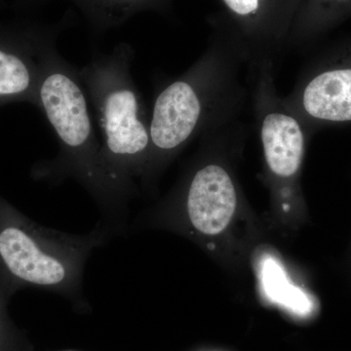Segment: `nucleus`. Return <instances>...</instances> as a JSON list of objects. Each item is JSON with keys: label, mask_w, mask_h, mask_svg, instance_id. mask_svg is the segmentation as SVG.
Returning <instances> with one entry per match:
<instances>
[{"label": "nucleus", "mask_w": 351, "mask_h": 351, "mask_svg": "<svg viewBox=\"0 0 351 351\" xmlns=\"http://www.w3.org/2000/svg\"><path fill=\"white\" fill-rule=\"evenodd\" d=\"M230 125L201 136L200 160L186 176L177 193L178 205L186 223L195 232L207 237L223 232L239 205L234 177L226 163L219 159Z\"/></svg>", "instance_id": "39448f33"}, {"label": "nucleus", "mask_w": 351, "mask_h": 351, "mask_svg": "<svg viewBox=\"0 0 351 351\" xmlns=\"http://www.w3.org/2000/svg\"><path fill=\"white\" fill-rule=\"evenodd\" d=\"M115 237L99 221L87 234L45 228L0 195V270L18 291L36 289L85 306V265L94 250Z\"/></svg>", "instance_id": "20e7f679"}, {"label": "nucleus", "mask_w": 351, "mask_h": 351, "mask_svg": "<svg viewBox=\"0 0 351 351\" xmlns=\"http://www.w3.org/2000/svg\"><path fill=\"white\" fill-rule=\"evenodd\" d=\"M332 1L343 2V1H350V0H332Z\"/></svg>", "instance_id": "1a4fd4ad"}, {"label": "nucleus", "mask_w": 351, "mask_h": 351, "mask_svg": "<svg viewBox=\"0 0 351 351\" xmlns=\"http://www.w3.org/2000/svg\"><path fill=\"white\" fill-rule=\"evenodd\" d=\"M125 1H133V0H125Z\"/></svg>", "instance_id": "9d476101"}, {"label": "nucleus", "mask_w": 351, "mask_h": 351, "mask_svg": "<svg viewBox=\"0 0 351 351\" xmlns=\"http://www.w3.org/2000/svg\"><path fill=\"white\" fill-rule=\"evenodd\" d=\"M39 44L0 34V106L29 101L36 107Z\"/></svg>", "instance_id": "0eeeda50"}, {"label": "nucleus", "mask_w": 351, "mask_h": 351, "mask_svg": "<svg viewBox=\"0 0 351 351\" xmlns=\"http://www.w3.org/2000/svg\"><path fill=\"white\" fill-rule=\"evenodd\" d=\"M135 52L120 44L98 53L78 75L93 105L103 141L104 168L117 186L133 197L135 179H142L151 156L149 117L132 75Z\"/></svg>", "instance_id": "7ed1b4c3"}, {"label": "nucleus", "mask_w": 351, "mask_h": 351, "mask_svg": "<svg viewBox=\"0 0 351 351\" xmlns=\"http://www.w3.org/2000/svg\"><path fill=\"white\" fill-rule=\"evenodd\" d=\"M283 98L309 134L351 124V43L314 58Z\"/></svg>", "instance_id": "423d86ee"}, {"label": "nucleus", "mask_w": 351, "mask_h": 351, "mask_svg": "<svg viewBox=\"0 0 351 351\" xmlns=\"http://www.w3.org/2000/svg\"><path fill=\"white\" fill-rule=\"evenodd\" d=\"M243 64L232 38L218 39L161 88L149 117L151 156L141 179L145 189L191 141L239 120L249 97L240 78Z\"/></svg>", "instance_id": "f03ea898"}, {"label": "nucleus", "mask_w": 351, "mask_h": 351, "mask_svg": "<svg viewBox=\"0 0 351 351\" xmlns=\"http://www.w3.org/2000/svg\"><path fill=\"white\" fill-rule=\"evenodd\" d=\"M17 289L0 270V351H25L22 339L8 316V304Z\"/></svg>", "instance_id": "6e6552de"}, {"label": "nucleus", "mask_w": 351, "mask_h": 351, "mask_svg": "<svg viewBox=\"0 0 351 351\" xmlns=\"http://www.w3.org/2000/svg\"><path fill=\"white\" fill-rule=\"evenodd\" d=\"M38 58L40 77L36 107L52 127L59 152L55 158L36 165L32 173L36 179L52 184L75 180L100 209V223L114 235L123 234L133 197L117 186L104 168L101 144L77 69L51 43L39 44Z\"/></svg>", "instance_id": "f257e3e1"}]
</instances>
